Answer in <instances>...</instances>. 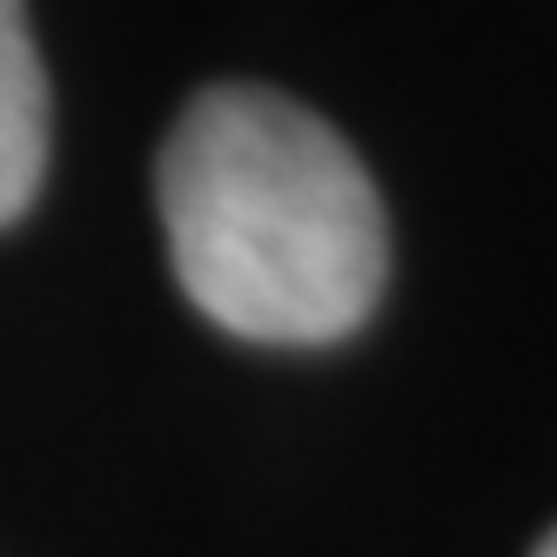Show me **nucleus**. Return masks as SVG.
<instances>
[{"mask_svg": "<svg viewBox=\"0 0 557 557\" xmlns=\"http://www.w3.org/2000/svg\"><path fill=\"white\" fill-rule=\"evenodd\" d=\"M182 296L249 343H343L389 283V222L356 148L302 101L202 88L154 169Z\"/></svg>", "mask_w": 557, "mask_h": 557, "instance_id": "nucleus-1", "label": "nucleus"}, {"mask_svg": "<svg viewBox=\"0 0 557 557\" xmlns=\"http://www.w3.org/2000/svg\"><path fill=\"white\" fill-rule=\"evenodd\" d=\"M537 557H557V531H550V537H544V544H537Z\"/></svg>", "mask_w": 557, "mask_h": 557, "instance_id": "nucleus-3", "label": "nucleus"}, {"mask_svg": "<svg viewBox=\"0 0 557 557\" xmlns=\"http://www.w3.org/2000/svg\"><path fill=\"white\" fill-rule=\"evenodd\" d=\"M48 175V74L27 34V0H0V228L27 215Z\"/></svg>", "mask_w": 557, "mask_h": 557, "instance_id": "nucleus-2", "label": "nucleus"}]
</instances>
